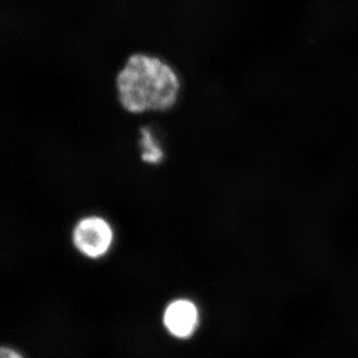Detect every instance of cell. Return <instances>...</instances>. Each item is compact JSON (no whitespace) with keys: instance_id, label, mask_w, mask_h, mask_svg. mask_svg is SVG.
I'll use <instances>...</instances> for the list:
<instances>
[{"instance_id":"obj_1","label":"cell","mask_w":358,"mask_h":358,"mask_svg":"<svg viewBox=\"0 0 358 358\" xmlns=\"http://www.w3.org/2000/svg\"><path fill=\"white\" fill-rule=\"evenodd\" d=\"M120 103L133 114L171 109L181 90L178 71L166 59L136 52L126 59L115 77Z\"/></svg>"},{"instance_id":"obj_2","label":"cell","mask_w":358,"mask_h":358,"mask_svg":"<svg viewBox=\"0 0 358 358\" xmlns=\"http://www.w3.org/2000/svg\"><path fill=\"white\" fill-rule=\"evenodd\" d=\"M73 242L85 256L99 258L105 255L112 245V228L103 218H85L75 227Z\"/></svg>"},{"instance_id":"obj_3","label":"cell","mask_w":358,"mask_h":358,"mask_svg":"<svg viewBox=\"0 0 358 358\" xmlns=\"http://www.w3.org/2000/svg\"><path fill=\"white\" fill-rule=\"evenodd\" d=\"M199 310L187 300L173 301L164 313V324L173 336L187 338L196 329Z\"/></svg>"},{"instance_id":"obj_4","label":"cell","mask_w":358,"mask_h":358,"mask_svg":"<svg viewBox=\"0 0 358 358\" xmlns=\"http://www.w3.org/2000/svg\"><path fill=\"white\" fill-rule=\"evenodd\" d=\"M141 145L143 148L141 159L148 164H159L164 157V152L155 141L152 131L150 129L143 128L141 129Z\"/></svg>"},{"instance_id":"obj_5","label":"cell","mask_w":358,"mask_h":358,"mask_svg":"<svg viewBox=\"0 0 358 358\" xmlns=\"http://www.w3.org/2000/svg\"><path fill=\"white\" fill-rule=\"evenodd\" d=\"M0 358H23L20 353L14 352L11 348H2L0 350Z\"/></svg>"}]
</instances>
